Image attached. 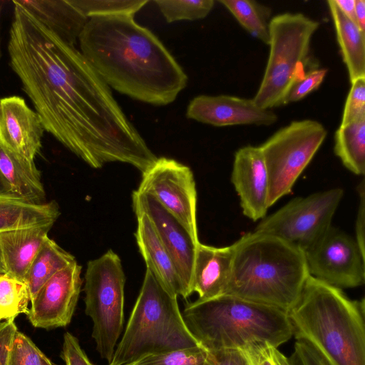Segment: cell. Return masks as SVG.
Listing matches in <instances>:
<instances>
[{"label": "cell", "instance_id": "cell-38", "mask_svg": "<svg viewBox=\"0 0 365 365\" xmlns=\"http://www.w3.org/2000/svg\"><path fill=\"white\" fill-rule=\"evenodd\" d=\"M17 331L14 321L0 322V365H6Z\"/></svg>", "mask_w": 365, "mask_h": 365}, {"label": "cell", "instance_id": "cell-24", "mask_svg": "<svg viewBox=\"0 0 365 365\" xmlns=\"http://www.w3.org/2000/svg\"><path fill=\"white\" fill-rule=\"evenodd\" d=\"M60 215L57 202L34 203L14 195H0V232L34 225L54 224Z\"/></svg>", "mask_w": 365, "mask_h": 365}, {"label": "cell", "instance_id": "cell-15", "mask_svg": "<svg viewBox=\"0 0 365 365\" xmlns=\"http://www.w3.org/2000/svg\"><path fill=\"white\" fill-rule=\"evenodd\" d=\"M231 182L243 215L254 222L264 218L269 207V182L259 146L246 145L235 152Z\"/></svg>", "mask_w": 365, "mask_h": 365}, {"label": "cell", "instance_id": "cell-40", "mask_svg": "<svg viewBox=\"0 0 365 365\" xmlns=\"http://www.w3.org/2000/svg\"><path fill=\"white\" fill-rule=\"evenodd\" d=\"M207 352L205 365H246L245 361L238 349Z\"/></svg>", "mask_w": 365, "mask_h": 365}, {"label": "cell", "instance_id": "cell-26", "mask_svg": "<svg viewBox=\"0 0 365 365\" xmlns=\"http://www.w3.org/2000/svg\"><path fill=\"white\" fill-rule=\"evenodd\" d=\"M334 151L343 165L356 175L365 173V117L345 126L334 133Z\"/></svg>", "mask_w": 365, "mask_h": 365}, {"label": "cell", "instance_id": "cell-36", "mask_svg": "<svg viewBox=\"0 0 365 365\" xmlns=\"http://www.w3.org/2000/svg\"><path fill=\"white\" fill-rule=\"evenodd\" d=\"M61 356L66 365H93L81 348L78 339L68 331L63 335Z\"/></svg>", "mask_w": 365, "mask_h": 365}, {"label": "cell", "instance_id": "cell-21", "mask_svg": "<svg viewBox=\"0 0 365 365\" xmlns=\"http://www.w3.org/2000/svg\"><path fill=\"white\" fill-rule=\"evenodd\" d=\"M64 42L75 46L88 19L70 0H16Z\"/></svg>", "mask_w": 365, "mask_h": 365}, {"label": "cell", "instance_id": "cell-22", "mask_svg": "<svg viewBox=\"0 0 365 365\" xmlns=\"http://www.w3.org/2000/svg\"><path fill=\"white\" fill-rule=\"evenodd\" d=\"M0 175L11 195L42 203L45 190L34 161L13 153L0 143Z\"/></svg>", "mask_w": 365, "mask_h": 365}, {"label": "cell", "instance_id": "cell-33", "mask_svg": "<svg viewBox=\"0 0 365 365\" xmlns=\"http://www.w3.org/2000/svg\"><path fill=\"white\" fill-rule=\"evenodd\" d=\"M246 365H292L289 359L267 342L247 344L238 349Z\"/></svg>", "mask_w": 365, "mask_h": 365}, {"label": "cell", "instance_id": "cell-30", "mask_svg": "<svg viewBox=\"0 0 365 365\" xmlns=\"http://www.w3.org/2000/svg\"><path fill=\"white\" fill-rule=\"evenodd\" d=\"M154 2L168 23L204 19L211 11L215 4L213 0H155Z\"/></svg>", "mask_w": 365, "mask_h": 365}, {"label": "cell", "instance_id": "cell-9", "mask_svg": "<svg viewBox=\"0 0 365 365\" xmlns=\"http://www.w3.org/2000/svg\"><path fill=\"white\" fill-rule=\"evenodd\" d=\"M327 135L324 126L317 120H294L259 146L269 177V207L290 193Z\"/></svg>", "mask_w": 365, "mask_h": 365}, {"label": "cell", "instance_id": "cell-8", "mask_svg": "<svg viewBox=\"0 0 365 365\" xmlns=\"http://www.w3.org/2000/svg\"><path fill=\"white\" fill-rule=\"evenodd\" d=\"M125 282L120 259L113 250L88 262L85 313L93 322L91 335L96 351L108 364L123 332Z\"/></svg>", "mask_w": 365, "mask_h": 365}, {"label": "cell", "instance_id": "cell-5", "mask_svg": "<svg viewBox=\"0 0 365 365\" xmlns=\"http://www.w3.org/2000/svg\"><path fill=\"white\" fill-rule=\"evenodd\" d=\"M182 314L207 351L239 349L257 342L278 347L293 336L286 312L230 294L187 303Z\"/></svg>", "mask_w": 365, "mask_h": 365}, {"label": "cell", "instance_id": "cell-23", "mask_svg": "<svg viewBox=\"0 0 365 365\" xmlns=\"http://www.w3.org/2000/svg\"><path fill=\"white\" fill-rule=\"evenodd\" d=\"M327 4L350 82L365 78V31L345 16L334 0L327 1Z\"/></svg>", "mask_w": 365, "mask_h": 365}, {"label": "cell", "instance_id": "cell-18", "mask_svg": "<svg viewBox=\"0 0 365 365\" xmlns=\"http://www.w3.org/2000/svg\"><path fill=\"white\" fill-rule=\"evenodd\" d=\"M53 224L9 230L0 232V267L2 274L19 280L27 271Z\"/></svg>", "mask_w": 365, "mask_h": 365}, {"label": "cell", "instance_id": "cell-45", "mask_svg": "<svg viewBox=\"0 0 365 365\" xmlns=\"http://www.w3.org/2000/svg\"><path fill=\"white\" fill-rule=\"evenodd\" d=\"M2 8H3V5L1 3H0V21H1V11H2Z\"/></svg>", "mask_w": 365, "mask_h": 365}, {"label": "cell", "instance_id": "cell-4", "mask_svg": "<svg viewBox=\"0 0 365 365\" xmlns=\"http://www.w3.org/2000/svg\"><path fill=\"white\" fill-rule=\"evenodd\" d=\"M232 244L226 294L287 313L309 276L304 252L277 237L254 231Z\"/></svg>", "mask_w": 365, "mask_h": 365}, {"label": "cell", "instance_id": "cell-31", "mask_svg": "<svg viewBox=\"0 0 365 365\" xmlns=\"http://www.w3.org/2000/svg\"><path fill=\"white\" fill-rule=\"evenodd\" d=\"M208 352L201 346L149 354L127 365H205Z\"/></svg>", "mask_w": 365, "mask_h": 365}, {"label": "cell", "instance_id": "cell-13", "mask_svg": "<svg viewBox=\"0 0 365 365\" xmlns=\"http://www.w3.org/2000/svg\"><path fill=\"white\" fill-rule=\"evenodd\" d=\"M135 212H143L150 220L158 238L170 256L188 295L193 293V270L197 247L183 225L150 194L133 191Z\"/></svg>", "mask_w": 365, "mask_h": 365}, {"label": "cell", "instance_id": "cell-1", "mask_svg": "<svg viewBox=\"0 0 365 365\" xmlns=\"http://www.w3.org/2000/svg\"><path fill=\"white\" fill-rule=\"evenodd\" d=\"M12 2L9 64L44 130L93 168L120 162L148 170L158 158L109 86L75 46Z\"/></svg>", "mask_w": 365, "mask_h": 365}, {"label": "cell", "instance_id": "cell-28", "mask_svg": "<svg viewBox=\"0 0 365 365\" xmlns=\"http://www.w3.org/2000/svg\"><path fill=\"white\" fill-rule=\"evenodd\" d=\"M30 295L25 282L6 274H0V322L14 321L26 314Z\"/></svg>", "mask_w": 365, "mask_h": 365}, {"label": "cell", "instance_id": "cell-41", "mask_svg": "<svg viewBox=\"0 0 365 365\" xmlns=\"http://www.w3.org/2000/svg\"><path fill=\"white\" fill-rule=\"evenodd\" d=\"M334 1L346 17L356 23L355 0H334Z\"/></svg>", "mask_w": 365, "mask_h": 365}, {"label": "cell", "instance_id": "cell-6", "mask_svg": "<svg viewBox=\"0 0 365 365\" xmlns=\"http://www.w3.org/2000/svg\"><path fill=\"white\" fill-rule=\"evenodd\" d=\"M200 346L187 328L178 303L146 267L140 293L108 365H127L153 354Z\"/></svg>", "mask_w": 365, "mask_h": 365}, {"label": "cell", "instance_id": "cell-17", "mask_svg": "<svg viewBox=\"0 0 365 365\" xmlns=\"http://www.w3.org/2000/svg\"><path fill=\"white\" fill-rule=\"evenodd\" d=\"M44 128L39 116L21 96L0 99V143L34 161L41 148Z\"/></svg>", "mask_w": 365, "mask_h": 365}, {"label": "cell", "instance_id": "cell-37", "mask_svg": "<svg viewBox=\"0 0 365 365\" xmlns=\"http://www.w3.org/2000/svg\"><path fill=\"white\" fill-rule=\"evenodd\" d=\"M289 359L292 365H329L314 348L302 341L296 340Z\"/></svg>", "mask_w": 365, "mask_h": 365}, {"label": "cell", "instance_id": "cell-39", "mask_svg": "<svg viewBox=\"0 0 365 365\" xmlns=\"http://www.w3.org/2000/svg\"><path fill=\"white\" fill-rule=\"evenodd\" d=\"M359 203L355 223V240L361 251L365 253L364 225H365V183L363 179L357 186Z\"/></svg>", "mask_w": 365, "mask_h": 365}, {"label": "cell", "instance_id": "cell-7", "mask_svg": "<svg viewBox=\"0 0 365 365\" xmlns=\"http://www.w3.org/2000/svg\"><path fill=\"white\" fill-rule=\"evenodd\" d=\"M319 22L302 13H284L271 19L269 54L264 73L252 98L271 110L284 105L293 85L306 73L312 38Z\"/></svg>", "mask_w": 365, "mask_h": 365}, {"label": "cell", "instance_id": "cell-46", "mask_svg": "<svg viewBox=\"0 0 365 365\" xmlns=\"http://www.w3.org/2000/svg\"><path fill=\"white\" fill-rule=\"evenodd\" d=\"M0 274H2V272H1V267H0Z\"/></svg>", "mask_w": 365, "mask_h": 365}, {"label": "cell", "instance_id": "cell-42", "mask_svg": "<svg viewBox=\"0 0 365 365\" xmlns=\"http://www.w3.org/2000/svg\"><path fill=\"white\" fill-rule=\"evenodd\" d=\"M356 23L359 27L365 31V1L355 0Z\"/></svg>", "mask_w": 365, "mask_h": 365}, {"label": "cell", "instance_id": "cell-29", "mask_svg": "<svg viewBox=\"0 0 365 365\" xmlns=\"http://www.w3.org/2000/svg\"><path fill=\"white\" fill-rule=\"evenodd\" d=\"M88 19L98 16L132 15L140 10L148 0H70Z\"/></svg>", "mask_w": 365, "mask_h": 365}, {"label": "cell", "instance_id": "cell-32", "mask_svg": "<svg viewBox=\"0 0 365 365\" xmlns=\"http://www.w3.org/2000/svg\"><path fill=\"white\" fill-rule=\"evenodd\" d=\"M46 357L29 336L18 330L6 365H44Z\"/></svg>", "mask_w": 365, "mask_h": 365}, {"label": "cell", "instance_id": "cell-34", "mask_svg": "<svg viewBox=\"0 0 365 365\" xmlns=\"http://www.w3.org/2000/svg\"><path fill=\"white\" fill-rule=\"evenodd\" d=\"M351 83L341 120V127L365 117V78Z\"/></svg>", "mask_w": 365, "mask_h": 365}, {"label": "cell", "instance_id": "cell-16", "mask_svg": "<svg viewBox=\"0 0 365 365\" xmlns=\"http://www.w3.org/2000/svg\"><path fill=\"white\" fill-rule=\"evenodd\" d=\"M187 118L217 127L255 125L269 126L277 115L271 110L257 106L253 99L229 95H200L191 100Z\"/></svg>", "mask_w": 365, "mask_h": 365}, {"label": "cell", "instance_id": "cell-43", "mask_svg": "<svg viewBox=\"0 0 365 365\" xmlns=\"http://www.w3.org/2000/svg\"><path fill=\"white\" fill-rule=\"evenodd\" d=\"M0 195H12L10 194L5 182L0 175ZM16 197V196H15Z\"/></svg>", "mask_w": 365, "mask_h": 365}, {"label": "cell", "instance_id": "cell-11", "mask_svg": "<svg viewBox=\"0 0 365 365\" xmlns=\"http://www.w3.org/2000/svg\"><path fill=\"white\" fill-rule=\"evenodd\" d=\"M310 276L339 289L365 282V256L355 239L332 225L304 252Z\"/></svg>", "mask_w": 365, "mask_h": 365}, {"label": "cell", "instance_id": "cell-35", "mask_svg": "<svg viewBox=\"0 0 365 365\" xmlns=\"http://www.w3.org/2000/svg\"><path fill=\"white\" fill-rule=\"evenodd\" d=\"M327 73L326 68L314 67L309 69L291 88L285 98L284 105L299 101L317 90L323 82Z\"/></svg>", "mask_w": 365, "mask_h": 365}, {"label": "cell", "instance_id": "cell-44", "mask_svg": "<svg viewBox=\"0 0 365 365\" xmlns=\"http://www.w3.org/2000/svg\"><path fill=\"white\" fill-rule=\"evenodd\" d=\"M44 365H56L48 357L45 360Z\"/></svg>", "mask_w": 365, "mask_h": 365}, {"label": "cell", "instance_id": "cell-19", "mask_svg": "<svg viewBox=\"0 0 365 365\" xmlns=\"http://www.w3.org/2000/svg\"><path fill=\"white\" fill-rule=\"evenodd\" d=\"M233 244L213 247L199 243L194 270L193 292L200 300H207L226 294L230 279Z\"/></svg>", "mask_w": 365, "mask_h": 365}, {"label": "cell", "instance_id": "cell-25", "mask_svg": "<svg viewBox=\"0 0 365 365\" xmlns=\"http://www.w3.org/2000/svg\"><path fill=\"white\" fill-rule=\"evenodd\" d=\"M75 257L48 237L44 240L27 271L26 282L31 300L42 285L73 262Z\"/></svg>", "mask_w": 365, "mask_h": 365}, {"label": "cell", "instance_id": "cell-20", "mask_svg": "<svg viewBox=\"0 0 365 365\" xmlns=\"http://www.w3.org/2000/svg\"><path fill=\"white\" fill-rule=\"evenodd\" d=\"M137 245L146 264L172 294L188 297L182 279L168 252L163 245L148 217L143 212H135Z\"/></svg>", "mask_w": 365, "mask_h": 365}, {"label": "cell", "instance_id": "cell-27", "mask_svg": "<svg viewBox=\"0 0 365 365\" xmlns=\"http://www.w3.org/2000/svg\"><path fill=\"white\" fill-rule=\"evenodd\" d=\"M219 2L252 36L269 45L272 14L269 6L253 0H220Z\"/></svg>", "mask_w": 365, "mask_h": 365}, {"label": "cell", "instance_id": "cell-12", "mask_svg": "<svg viewBox=\"0 0 365 365\" xmlns=\"http://www.w3.org/2000/svg\"><path fill=\"white\" fill-rule=\"evenodd\" d=\"M138 189L153 195L183 225L195 241L200 242L196 219L197 191L189 167L171 158H158L142 173Z\"/></svg>", "mask_w": 365, "mask_h": 365}, {"label": "cell", "instance_id": "cell-14", "mask_svg": "<svg viewBox=\"0 0 365 365\" xmlns=\"http://www.w3.org/2000/svg\"><path fill=\"white\" fill-rule=\"evenodd\" d=\"M81 272L75 261L42 285L26 314L34 327L50 329L70 324L81 293Z\"/></svg>", "mask_w": 365, "mask_h": 365}, {"label": "cell", "instance_id": "cell-2", "mask_svg": "<svg viewBox=\"0 0 365 365\" xmlns=\"http://www.w3.org/2000/svg\"><path fill=\"white\" fill-rule=\"evenodd\" d=\"M78 41L80 51L109 88L135 100L165 106L187 86L178 62L132 15L90 18Z\"/></svg>", "mask_w": 365, "mask_h": 365}, {"label": "cell", "instance_id": "cell-3", "mask_svg": "<svg viewBox=\"0 0 365 365\" xmlns=\"http://www.w3.org/2000/svg\"><path fill=\"white\" fill-rule=\"evenodd\" d=\"M296 340L314 348L329 365H365V302L309 276L287 312Z\"/></svg>", "mask_w": 365, "mask_h": 365}, {"label": "cell", "instance_id": "cell-10", "mask_svg": "<svg viewBox=\"0 0 365 365\" xmlns=\"http://www.w3.org/2000/svg\"><path fill=\"white\" fill-rule=\"evenodd\" d=\"M344 190L334 187L289 201L266 216L254 232L277 237L304 252L331 226Z\"/></svg>", "mask_w": 365, "mask_h": 365}]
</instances>
